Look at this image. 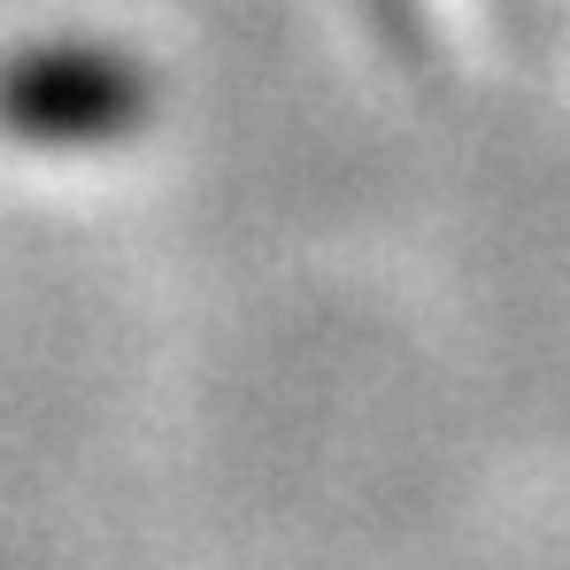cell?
<instances>
[{"mask_svg": "<svg viewBox=\"0 0 570 570\" xmlns=\"http://www.w3.org/2000/svg\"><path fill=\"white\" fill-rule=\"evenodd\" d=\"M0 124L31 147H100L147 124V70L116 47H31L0 70Z\"/></svg>", "mask_w": 570, "mask_h": 570, "instance_id": "6da1fadb", "label": "cell"}]
</instances>
